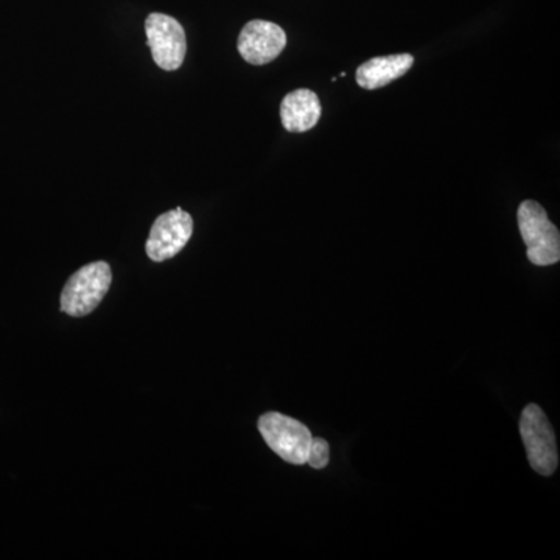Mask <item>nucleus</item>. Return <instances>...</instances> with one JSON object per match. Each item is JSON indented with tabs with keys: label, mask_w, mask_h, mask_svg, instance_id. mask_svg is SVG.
Listing matches in <instances>:
<instances>
[{
	"label": "nucleus",
	"mask_w": 560,
	"mask_h": 560,
	"mask_svg": "<svg viewBox=\"0 0 560 560\" xmlns=\"http://www.w3.org/2000/svg\"><path fill=\"white\" fill-rule=\"evenodd\" d=\"M518 228L526 256L537 267H550L560 260V234L539 202L526 200L518 208Z\"/></svg>",
	"instance_id": "f257e3e1"
},
{
	"label": "nucleus",
	"mask_w": 560,
	"mask_h": 560,
	"mask_svg": "<svg viewBox=\"0 0 560 560\" xmlns=\"http://www.w3.org/2000/svg\"><path fill=\"white\" fill-rule=\"evenodd\" d=\"M113 272L106 261H94L70 276L61 293V312L83 318L101 305L108 293Z\"/></svg>",
	"instance_id": "f03ea898"
},
{
	"label": "nucleus",
	"mask_w": 560,
	"mask_h": 560,
	"mask_svg": "<svg viewBox=\"0 0 560 560\" xmlns=\"http://www.w3.org/2000/svg\"><path fill=\"white\" fill-rule=\"evenodd\" d=\"M259 431L268 447L287 463L294 466L307 463L313 436L300 420L267 412L259 419Z\"/></svg>",
	"instance_id": "7ed1b4c3"
},
{
	"label": "nucleus",
	"mask_w": 560,
	"mask_h": 560,
	"mask_svg": "<svg viewBox=\"0 0 560 560\" xmlns=\"http://www.w3.org/2000/svg\"><path fill=\"white\" fill-rule=\"evenodd\" d=\"M521 434L530 467L544 477L558 470L559 453L550 420L536 404H529L522 412Z\"/></svg>",
	"instance_id": "20e7f679"
},
{
	"label": "nucleus",
	"mask_w": 560,
	"mask_h": 560,
	"mask_svg": "<svg viewBox=\"0 0 560 560\" xmlns=\"http://www.w3.org/2000/svg\"><path fill=\"white\" fill-rule=\"evenodd\" d=\"M147 44L153 60L161 69L178 70L187 54V38L183 25L164 13H151L145 21Z\"/></svg>",
	"instance_id": "39448f33"
},
{
	"label": "nucleus",
	"mask_w": 560,
	"mask_h": 560,
	"mask_svg": "<svg viewBox=\"0 0 560 560\" xmlns=\"http://www.w3.org/2000/svg\"><path fill=\"white\" fill-rule=\"evenodd\" d=\"M194 234V219L186 210L176 208L162 213L151 226L147 241V256L153 261H165L178 256Z\"/></svg>",
	"instance_id": "423d86ee"
},
{
	"label": "nucleus",
	"mask_w": 560,
	"mask_h": 560,
	"mask_svg": "<svg viewBox=\"0 0 560 560\" xmlns=\"http://www.w3.org/2000/svg\"><path fill=\"white\" fill-rule=\"evenodd\" d=\"M287 46L283 28L270 21H250L238 36V51L243 60L254 66L275 61Z\"/></svg>",
	"instance_id": "0eeeda50"
},
{
	"label": "nucleus",
	"mask_w": 560,
	"mask_h": 560,
	"mask_svg": "<svg viewBox=\"0 0 560 560\" xmlns=\"http://www.w3.org/2000/svg\"><path fill=\"white\" fill-rule=\"evenodd\" d=\"M320 119L318 95L311 90H296L280 103V120L290 132L311 131Z\"/></svg>",
	"instance_id": "6e6552de"
},
{
	"label": "nucleus",
	"mask_w": 560,
	"mask_h": 560,
	"mask_svg": "<svg viewBox=\"0 0 560 560\" xmlns=\"http://www.w3.org/2000/svg\"><path fill=\"white\" fill-rule=\"evenodd\" d=\"M412 65H415V58L408 54L372 58L357 70V83L364 90H378L404 77Z\"/></svg>",
	"instance_id": "1a4fd4ad"
},
{
	"label": "nucleus",
	"mask_w": 560,
	"mask_h": 560,
	"mask_svg": "<svg viewBox=\"0 0 560 560\" xmlns=\"http://www.w3.org/2000/svg\"><path fill=\"white\" fill-rule=\"evenodd\" d=\"M330 460V447L329 442L323 440V438H313L311 451H308L307 464L313 469L320 470L326 469L327 464Z\"/></svg>",
	"instance_id": "9d476101"
}]
</instances>
